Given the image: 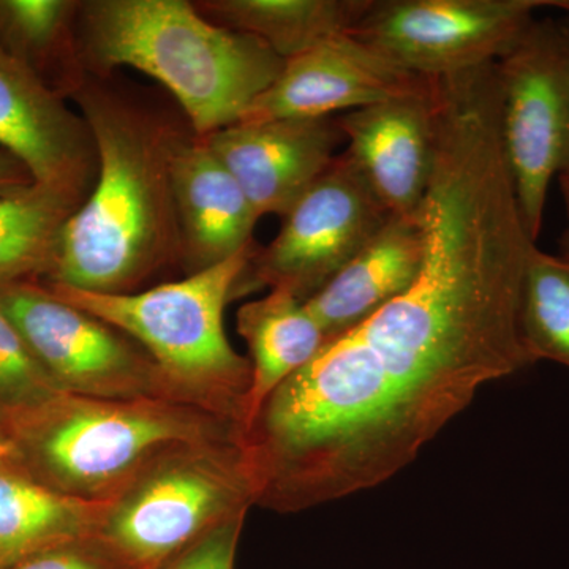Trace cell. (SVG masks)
<instances>
[{"mask_svg":"<svg viewBox=\"0 0 569 569\" xmlns=\"http://www.w3.org/2000/svg\"><path fill=\"white\" fill-rule=\"evenodd\" d=\"M413 284L272 392L242 443L257 505L299 512L410 466L490 381L535 365L519 331L531 241L507 164L440 149Z\"/></svg>","mask_w":569,"mask_h":569,"instance_id":"6da1fadb","label":"cell"},{"mask_svg":"<svg viewBox=\"0 0 569 569\" xmlns=\"http://www.w3.org/2000/svg\"><path fill=\"white\" fill-rule=\"evenodd\" d=\"M69 100L91 129L99 174L63 228L50 272L39 283L137 293L162 272L182 269L173 164L194 132L182 112L127 91L112 74L86 71Z\"/></svg>","mask_w":569,"mask_h":569,"instance_id":"7a4b0ae2","label":"cell"},{"mask_svg":"<svg viewBox=\"0 0 569 569\" xmlns=\"http://www.w3.org/2000/svg\"><path fill=\"white\" fill-rule=\"evenodd\" d=\"M77 44L88 73L132 67L159 81L200 138L241 122L284 66L263 41L213 24L187 0L81 2Z\"/></svg>","mask_w":569,"mask_h":569,"instance_id":"3957f363","label":"cell"},{"mask_svg":"<svg viewBox=\"0 0 569 569\" xmlns=\"http://www.w3.org/2000/svg\"><path fill=\"white\" fill-rule=\"evenodd\" d=\"M6 436L14 463L41 485L86 501H111L163 452L244 433L179 400L61 392L10 422Z\"/></svg>","mask_w":569,"mask_h":569,"instance_id":"277c9868","label":"cell"},{"mask_svg":"<svg viewBox=\"0 0 569 569\" xmlns=\"http://www.w3.org/2000/svg\"><path fill=\"white\" fill-rule=\"evenodd\" d=\"M254 249L247 247L223 263L137 293L43 287L134 340L159 367L176 399L233 422L244 433L252 366L228 340L223 313Z\"/></svg>","mask_w":569,"mask_h":569,"instance_id":"5b68a950","label":"cell"},{"mask_svg":"<svg viewBox=\"0 0 569 569\" xmlns=\"http://www.w3.org/2000/svg\"><path fill=\"white\" fill-rule=\"evenodd\" d=\"M257 486L242 438L163 452L110 501L97 537L137 569H157L213 527L247 515Z\"/></svg>","mask_w":569,"mask_h":569,"instance_id":"8992f818","label":"cell"},{"mask_svg":"<svg viewBox=\"0 0 569 569\" xmlns=\"http://www.w3.org/2000/svg\"><path fill=\"white\" fill-rule=\"evenodd\" d=\"M496 66L505 153L537 242L550 183L569 167V40L560 21L535 18Z\"/></svg>","mask_w":569,"mask_h":569,"instance_id":"52a82bcc","label":"cell"},{"mask_svg":"<svg viewBox=\"0 0 569 569\" xmlns=\"http://www.w3.org/2000/svg\"><path fill=\"white\" fill-rule=\"evenodd\" d=\"M391 216L350 153H339L284 213L276 238L254 249L236 296L268 287L309 301L376 238Z\"/></svg>","mask_w":569,"mask_h":569,"instance_id":"ba28073f","label":"cell"},{"mask_svg":"<svg viewBox=\"0 0 569 569\" xmlns=\"http://www.w3.org/2000/svg\"><path fill=\"white\" fill-rule=\"evenodd\" d=\"M0 306L61 391L97 399L179 400L134 340L43 284H0Z\"/></svg>","mask_w":569,"mask_h":569,"instance_id":"9c48e42d","label":"cell"},{"mask_svg":"<svg viewBox=\"0 0 569 569\" xmlns=\"http://www.w3.org/2000/svg\"><path fill=\"white\" fill-rule=\"evenodd\" d=\"M569 0H373L351 36L419 77L497 62L541 9Z\"/></svg>","mask_w":569,"mask_h":569,"instance_id":"30bf717a","label":"cell"},{"mask_svg":"<svg viewBox=\"0 0 569 569\" xmlns=\"http://www.w3.org/2000/svg\"><path fill=\"white\" fill-rule=\"evenodd\" d=\"M0 146L33 182L84 203L96 186L99 157L88 122L66 97L0 48Z\"/></svg>","mask_w":569,"mask_h":569,"instance_id":"8fae6325","label":"cell"},{"mask_svg":"<svg viewBox=\"0 0 569 569\" xmlns=\"http://www.w3.org/2000/svg\"><path fill=\"white\" fill-rule=\"evenodd\" d=\"M429 78L400 69L351 33L332 37L284 61L276 81L241 122L332 118L425 88Z\"/></svg>","mask_w":569,"mask_h":569,"instance_id":"7c38bea8","label":"cell"},{"mask_svg":"<svg viewBox=\"0 0 569 569\" xmlns=\"http://www.w3.org/2000/svg\"><path fill=\"white\" fill-rule=\"evenodd\" d=\"M244 190L254 211L283 217L326 173L346 141L337 118L238 122L201 138Z\"/></svg>","mask_w":569,"mask_h":569,"instance_id":"4fadbf2b","label":"cell"},{"mask_svg":"<svg viewBox=\"0 0 569 569\" xmlns=\"http://www.w3.org/2000/svg\"><path fill=\"white\" fill-rule=\"evenodd\" d=\"M351 159L392 216L413 213L433 162V78L417 92L358 108L337 118Z\"/></svg>","mask_w":569,"mask_h":569,"instance_id":"5bb4252c","label":"cell"},{"mask_svg":"<svg viewBox=\"0 0 569 569\" xmlns=\"http://www.w3.org/2000/svg\"><path fill=\"white\" fill-rule=\"evenodd\" d=\"M173 189L186 276L254 244L260 216L234 176L197 134L176 153Z\"/></svg>","mask_w":569,"mask_h":569,"instance_id":"9a60e30c","label":"cell"},{"mask_svg":"<svg viewBox=\"0 0 569 569\" xmlns=\"http://www.w3.org/2000/svg\"><path fill=\"white\" fill-rule=\"evenodd\" d=\"M425 257L417 212L391 216L376 238L306 302L326 339L355 329L413 284Z\"/></svg>","mask_w":569,"mask_h":569,"instance_id":"2e32d148","label":"cell"},{"mask_svg":"<svg viewBox=\"0 0 569 569\" xmlns=\"http://www.w3.org/2000/svg\"><path fill=\"white\" fill-rule=\"evenodd\" d=\"M108 507L56 492L17 463L0 467V569L97 535Z\"/></svg>","mask_w":569,"mask_h":569,"instance_id":"e0dca14e","label":"cell"},{"mask_svg":"<svg viewBox=\"0 0 569 569\" xmlns=\"http://www.w3.org/2000/svg\"><path fill=\"white\" fill-rule=\"evenodd\" d=\"M236 325L249 347L252 366L247 429L272 392L309 365L328 339L306 302L283 290H269L264 298L246 302L238 310Z\"/></svg>","mask_w":569,"mask_h":569,"instance_id":"ac0fdd59","label":"cell"},{"mask_svg":"<svg viewBox=\"0 0 569 569\" xmlns=\"http://www.w3.org/2000/svg\"><path fill=\"white\" fill-rule=\"evenodd\" d=\"M373 0H203L213 24L263 41L283 61L321 41L351 33Z\"/></svg>","mask_w":569,"mask_h":569,"instance_id":"d6986e66","label":"cell"},{"mask_svg":"<svg viewBox=\"0 0 569 569\" xmlns=\"http://www.w3.org/2000/svg\"><path fill=\"white\" fill-rule=\"evenodd\" d=\"M77 0H0V48L69 100L86 70L77 44Z\"/></svg>","mask_w":569,"mask_h":569,"instance_id":"ffe728a7","label":"cell"},{"mask_svg":"<svg viewBox=\"0 0 569 569\" xmlns=\"http://www.w3.org/2000/svg\"><path fill=\"white\" fill-rule=\"evenodd\" d=\"M82 206L32 183L0 197V284L40 282L50 272L63 228Z\"/></svg>","mask_w":569,"mask_h":569,"instance_id":"44dd1931","label":"cell"},{"mask_svg":"<svg viewBox=\"0 0 569 569\" xmlns=\"http://www.w3.org/2000/svg\"><path fill=\"white\" fill-rule=\"evenodd\" d=\"M519 331L533 362H557L569 369V263L530 249L519 302Z\"/></svg>","mask_w":569,"mask_h":569,"instance_id":"7402d4cb","label":"cell"},{"mask_svg":"<svg viewBox=\"0 0 569 569\" xmlns=\"http://www.w3.org/2000/svg\"><path fill=\"white\" fill-rule=\"evenodd\" d=\"M61 392L0 306V430Z\"/></svg>","mask_w":569,"mask_h":569,"instance_id":"603a6c76","label":"cell"},{"mask_svg":"<svg viewBox=\"0 0 569 569\" xmlns=\"http://www.w3.org/2000/svg\"><path fill=\"white\" fill-rule=\"evenodd\" d=\"M246 518L239 515L224 520L157 569H234Z\"/></svg>","mask_w":569,"mask_h":569,"instance_id":"cb8c5ba5","label":"cell"},{"mask_svg":"<svg viewBox=\"0 0 569 569\" xmlns=\"http://www.w3.org/2000/svg\"><path fill=\"white\" fill-rule=\"evenodd\" d=\"M11 569H137L97 535L47 550Z\"/></svg>","mask_w":569,"mask_h":569,"instance_id":"d4e9b609","label":"cell"},{"mask_svg":"<svg viewBox=\"0 0 569 569\" xmlns=\"http://www.w3.org/2000/svg\"><path fill=\"white\" fill-rule=\"evenodd\" d=\"M33 182L28 168L11 153L0 149V197L28 189Z\"/></svg>","mask_w":569,"mask_h":569,"instance_id":"484cf974","label":"cell"},{"mask_svg":"<svg viewBox=\"0 0 569 569\" xmlns=\"http://www.w3.org/2000/svg\"><path fill=\"white\" fill-rule=\"evenodd\" d=\"M9 463H14L13 447H11L9 437L0 430V467L9 466Z\"/></svg>","mask_w":569,"mask_h":569,"instance_id":"4316f807","label":"cell"},{"mask_svg":"<svg viewBox=\"0 0 569 569\" xmlns=\"http://www.w3.org/2000/svg\"><path fill=\"white\" fill-rule=\"evenodd\" d=\"M560 257L569 263V228L560 238Z\"/></svg>","mask_w":569,"mask_h":569,"instance_id":"83f0119b","label":"cell"},{"mask_svg":"<svg viewBox=\"0 0 569 569\" xmlns=\"http://www.w3.org/2000/svg\"><path fill=\"white\" fill-rule=\"evenodd\" d=\"M559 182H560L561 194H563L565 208H567V216L569 219V179L559 178Z\"/></svg>","mask_w":569,"mask_h":569,"instance_id":"f1b7e54d","label":"cell"},{"mask_svg":"<svg viewBox=\"0 0 569 569\" xmlns=\"http://www.w3.org/2000/svg\"><path fill=\"white\" fill-rule=\"evenodd\" d=\"M561 29H563L565 36H567V39L569 40V13H567V17L563 18V20H560Z\"/></svg>","mask_w":569,"mask_h":569,"instance_id":"f546056e","label":"cell"},{"mask_svg":"<svg viewBox=\"0 0 569 569\" xmlns=\"http://www.w3.org/2000/svg\"><path fill=\"white\" fill-rule=\"evenodd\" d=\"M560 178H567V179H569V167H568V170H567V171H565V173L560 176Z\"/></svg>","mask_w":569,"mask_h":569,"instance_id":"4dcf8cb0","label":"cell"}]
</instances>
